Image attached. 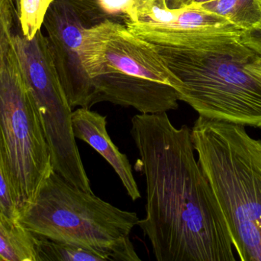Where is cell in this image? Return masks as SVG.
Wrapping results in <instances>:
<instances>
[{
  "label": "cell",
  "instance_id": "1",
  "mask_svg": "<svg viewBox=\"0 0 261 261\" xmlns=\"http://www.w3.org/2000/svg\"><path fill=\"white\" fill-rule=\"evenodd\" d=\"M130 135L146 180L138 226L158 261H234V245L213 188L195 157L191 130L167 112L135 115Z\"/></svg>",
  "mask_w": 261,
  "mask_h": 261
},
{
  "label": "cell",
  "instance_id": "2",
  "mask_svg": "<svg viewBox=\"0 0 261 261\" xmlns=\"http://www.w3.org/2000/svg\"><path fill=\"white\" fill-rule=\"evenodd\" d=\"M241 33L199 35L177 46L153 44L182 83L179 101L200 116L261 128L259 55L241 41Z\"/></svg>",
  "mask_w": 261,
  "mask_h": 261
},
{
  "label": "cell",
  "instance_id": "3",
  "mask_svg": "<svg viewBox=\"0 0 261 261\" xmlns=\"http://www.w3.org/2000/svg\"><path fill=\"white\" fill-rule=\"evenodd\" d=\"M191 133L240 260L261 261V139L245 126L200 116Z\"/></svg>",
  "mask_w": 261,
  "mask_h": 261
},
{
  "label": "cell",
  "instance_id": "4",
  "mask_svg": "<svg viewBox=\"0 0 261 261\" xmlns=\"http://www.w3.org/2000/svg\"><path fill=\"white\" fill-rule=\"evenodd\" d=\"M19 222L35 235L85 248L109 261L141 260L130 239L139 222L137 213L73 186L54 170Z\"/></svg>",
  "mask_w": 261,
  "mask_h": 261
},
{
  "label": "cell",
  "instance_id": "5",
  "mask_svg": "<svg viewBox=\"0 0 261 261\" xmlns=\"http://www.w3.org/2000/svg\"><path fill=\"white\" fill-rule=\"evenodd\" d=\"M0 167L20 214L53 170L41 118L12 42L0 72Z\"/></svg>",
  "mask_w": 261,
  "mask_h": 261
},
{
  "label": "cell",
  "instance_id": "6",
  "mask_svg": "<svg viewBox=\"0 0 261 261\" xmlns=\"http://www.w3.org/2000/svg\"><path fill=\"white\" fill-rule=\"evenodd\" d=\"M12 42L41 118L53 170L73 186L90 191V179L73 134L72 107L45 35L41 29L30 39L23 35L18 25Z\"/></svg>",
  "mask_w": 261,
  "mask_h": 261
},
{
  "label": "cell",
  "instance_id": "7",
  "mask_svg": "<svg viewBox=\"0 0 261 261\" xmlns=\"http://www.w3.org/2000/svg\"><path fill=\"white\" fill-rule=\"evenodd\" d=\"M82 61L90 80L105 72H117L171 86L177 93L182 87L156 46L117 21L105 20L86 29Z\"/></svg>",
  "mask_w": 261,
  "mask_h": 261
},
{
  "label": "cell",
  "instance_id": "8",
  "mask_svg": "<svg viewBox=\"0 0 261 261\" xmlns=\"http://www.w3.org/2000/svg\"><path fill=\"white\" fill-rule=\"evenodd\" d=\"M42 26L70 107L91 108V80L82 61L84 32L90 26L71 0H52Z\"/></svg>",
  "mask_w": 261,
  "mask_h": 261
},
{
  "label": "cell",
  "instance_id": "9",
  "mask_svg": "<svg viewBox=\"0 0 261 261\" xmlns=\"http://www.w3.org/2000/svg\"><path fill=\"white\" fill-rule=\"evenodd\" d=\"M90 105L110 102L130 107L143 114L176 110L179 101L171 86L117 72H105L91 80Z\"/></svg>",
  "mask_w": 261,
  "mask_h": 261
},
{
  "label": "cell",
  "instance_id": "10",
  "mask_svg": "<svg viewBox=\"0 0 261 261\" xmlns=\"http://www.w3.org/2000/svg\"><path fill=\"white\" fill-rule=\"evenodd\" d=\"M107 116L88 108L80 107L72 113L75 138L84 141L99 153L117 173L127 193L133 201L141 198L132 165L126 155L121 153L107 131Z\"/></svg>",
  "mask_w": 261,
  "mask_h": 261
},
{
  "label": "cell",
  "instance_id": "11",
  "mask_svg": "<svg viewBox=\"0 0 261 261\" xmlns=\"http://www.w3.org/2000/svg\"><path fill=\"white\" fill-rule=\"evenodd\" d=\"M36 235L0 213V261L37 260Z\"/></svg>",
  "mask_w": 261,
  "mask_h": 261
},
{
  "label": "cell",
  "instance_id": "12",
  "mask_svg": "<svg viewBox=\"0 0 261 261\" xmlns=\"http://www.w3.org/2000/svg\"><path fill=\"white\" fill-rule=\"evenodd\" d=\"M90 27L105 20L125 25L135 19L141 0H71Z\"/></svg>",
  "mask_w": 261,
  "mask_h": 261
},
{
  "label": "cell",
  "instance_id": "13",
  "mask_svg": "<svg viewBox=\"0 0 261 261\" xmlns=\"http://www.w3.org/2000/svg\"><path fill=\"white\" fill-rule=\"evenodd\" d=\"M200 5L243 30L261 21V0H214Z\"/></svg>",
  "mask_w": 261,
  "mask_h": 261
},
{
  "label": "cell",
  "instance_id": "14",
  "mask_svg": "<svg viewBox=\"0 0 261 261\" xmlns=\"http://www.w3.org/2000/svg\"><path fill=\"white\" fill-rule=\"evenodd\" d=\"M36 237L38 261H109L98 253L76 245Z\"/></svg>",
  "mask_w": 261,
  "mask_h": 261
},
{
  "label": "cell",
  "instance_id": "15",
  "mask_svg": "<svg viewBox=\"0 0 261 261\" xmlns=\"http://www.w3.org/2000/svg\"><path fill=\"white\" fill-rule=\"evenodd\" d=\"M52 0H21L18 25L23 35L32 38L41 29L44 15Z\"/></svg>",
  "mask_w": 261,
  "mask_h": 261
},
{
  "label": "cell",
  "instance_id": "16",
  "mask_svg": "<svg viewBox=\"0 0 261 261\" xmlns=\"http://www.w3.org/2000/svg\"><path fill=\"white\" fill-rule=\"evenodd\" d=\"M18 25V16L12 0H0V72Z\"/></svg>",
  "mask_w": 261,
  "mask_h": 261
},
{
  "label": "cell",
  "instance_id": "17",
  "mask_svg": "<svg viewBox=\"0 0 261 261\" xmlns=\"http://www.w3.org/2000/svg\"><path fill=\"white\" fill-rule=\"evenodd\" d=\"M0 213L12 220L19 221L20 211L10 186L0 167Z\"/></svg>",
  "mask_w": 261,
  "mask_h": 261
},
{
  "label": "cell",
  "instance_id": "18",
  "mask_svg": "<svg viewBox=\"0 0 261 261\" xmlns=\"http://www.w3.org/2000/svg\"><path fill=\"white\" fill-rule=\"evenodd\" d=\"M240 40L247 47L261 57V21L240 34Z\"/></svg>",
  "mask_w": 261,
  "mask_h": 261
},
{
  "label": "cell",
  "instance_id": "19",
  "mask_svg": "<svg viewBox=\"0 0 261 261\" xmlns=\"http://www.w3.org/2000/svg\"><path fill=\"white\" fill-rule=\"evenodd\" d=\"M153 1L158 6L168 8L170 9H179L193 3V0H153Z\"/></svg>",
  "mask_w": 261,
  "mask_h": 261
},
{
  "label": "cell",
  "instance_id": "20",
  "mask_svg": "<svg viewBox=\"0 0 261 261\" xmlns=\"http://www.w3.org/2000/svg\"><path fill=\"white\" fill-rule=\"evenodd\" d=\"M12 2H13L14 6H15L17 15L19 17L20 9H21V0H12Z\"/></svg>",
  "mask_w": 261,
  "mask_h": 261
},
{
  "label": "cell",
  "instance_id": "21",
  "mask_svg": "<svg viewBox=\"0 0 261 261\" xmlns=\"http://www.w3.org/2000/svg\"><path fill=\"white\" fill-rule=\"evenodd\" d=\"M214 0H193V3H198V4H203V3H210Z\"/></svg>",
  "mask_w": 261,
  "mask_h": 261
},
{
  "label": "cell",
  "instance_id": "22",
  "mask_svg": "<svg viewBox=\"0 0 261 261\" xmlns=\"http://www.w3.org/2000/svg\"><path fill=\"white\" fill-rule=\"evenodd\" d=\"M255 63L261 68V57L260 56L257 57V59H256Z\"/></svg>",
  "mask_w": 261,
  "mask_h": 261
}]
</instances>
